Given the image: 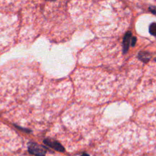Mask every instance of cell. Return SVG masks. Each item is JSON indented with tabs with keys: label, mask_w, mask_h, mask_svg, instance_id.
<instances>
[{
	"label": "cell",
	"mask_w": 156,
	"mask_h": 156,
	"mask_svg": "<svg viewBox=\"0 0 156 156\" xmlns=\"http://www.w3.org/2000/svg\"><path fill=\"white\" fill-rule=\"evenodd\" d=\"M155 61H156V59H155Z\"/></svg>",
	"instance_id": "10"
},
{
	"label": "cell",
	"mask_w": 156,
	"mask_h": 156,
	"mask_svg": "<svg viewBox=\"0 0 156 156\" xmlns=\"http://www.w3.org/2000/svg\"><path fill=\"white\" fill-rule=\"evenodd\" d=\"M81 156H90V155H87V154H86V153H84V154H83V155H81Z\"/></svg>",
	"instance_id": "8"
},
{
	"label": "cell",
	"mask_w": 156,
	"mask_h": 156,
	"mask_svg": "<svg viewBox=\"0 0 156 156\" xmlns=\"http://www.w3.org/2000/svg\"><path fill=\"white\" fill-rule=\"evenodd\" d=\"M28 152L35 156H45L46 150L37 143H31L28 145Z\"/></svg>",
	"instance_id": "1"
},
{
	"label": "cell",
	"mask_w": 156,
	"mask_h": 156,
	"mask_svg": "<svg viewBox=\"0 0 156 156\" xmlns=\"http://www.w3.org/2000/svg\"><path fill=\"white\" fill-rule=\"evenodd\" d=\"M139 58L144 62H147L151 58V56H150L149 53H145V52H140L139 53Z\"/></svg>",
	"instance_id": "4"
},
{
	"label": "cell",
	"mask_w": 156,
	"mask_h": 156,
	"mask_svg": "<svg viewBox=\"0 0 156 156\" xmlns=\"http://www.w3.org/2000/svg\"><path fill=\"white\" fill-rule=\"evenodd\" d=\"M48 1H55V0H48Z\"/></svg>",
	"instance_id": "9"
},
{
	"label": "cell",
	"mask_w": 156,
	"mask_h": 156,
	"mask_svg": "<svg viewBox=\"0 0 156 156\" xmlns=\"http://www.w3.org/2000/svg\"><path fill=\"white\" fill-rule=\"evenodd\" d=\"M44 143L46 145V146L52 148V149L58 151V152H64V148L63 147L62 145L54 140H51V139H45V140H44Z\"/></svg>",
	"instance_id": "2"
},
{
	"label": "cell",
	"mask_w": 156,
	"mask_h": 156,
	"mask_svg": "<svg viewBox=\"0 0 156 156\" xmlns=\"http://www.w3.org/2000/svg\"><path fill=\"white\" fill-rule=\"evenodd\" d=\"M149 11L151 12V13H153L154 15H156V7H154V6H150Z\"/></svg>",
	"instance_id": "6"
},
{
	"label": "cell",
	"mask_w": 156,
	"mask_h": 156,
	"mask_svg": "<svg viewBox=\"0 0 156 156\" xmlns=\"http://www.w3.org/2000/svg\"><path fill=\"white\" fill-rule=\"evenodd\" d=\"M149 32L153 36H156V23H152L149 26Z\"/></svg>",
	"instance_id": "5"
},
{
	"label": "cell",
	"mask_w": 156,
	"mask_h": 156,
	"mask_svg": "<svg viewBox=\"0 0 156 156\" xmlns=\"http://www.w3.org/2000/svg\"><path fill=\"white\" fill-rule=\"evenodd\" d=\"M136 37H132V40H131V46L134 47V46L136 45Z\"/></svg>",
	"instance_id": "7"
},
{
	"label": "cell",
	"mask_w": 156,
	"mask_h": 156,
	"mask_svg": "<svg viewBox=\"0 0 156 156\" xmlns=\"http://www.w3.org/2000/svg\"><path fill=\"white\" fill-rule=\"evenodd\" d=\"M132 36L131 32H127L123 38V43H122V49H123V53H125L128 50V47L131 44Z\"/></svg>",
	"instance_id": "3"
}]
</instances>
